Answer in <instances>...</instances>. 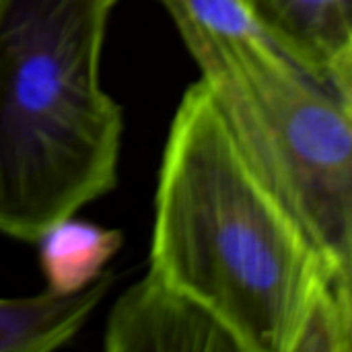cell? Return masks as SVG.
<instances>
[{
    "mask_svg": "<svg viewBox=\"0 0 352 352\" xmlns=\"http://www.w3.org/2000/svg\"><path fill=\"white\" fill-rule=\"evenodd\" d=\"M148 270L241 352H297L322 311L352 307V280L254 171L202 80L184 93L165 142Z\"/></svg>",
    "mask_w": 352,
    "mask_h": 352,
    "instance_id": "obj_1",
    "label": "cell"
},
{
    "mask_svg": "<svg viewBox=\"0 0 352 352\" xmlns=\"http://www.w3.org/2000/svg\"><path fill=\"white\" fill-rule=\"evenodd\" d=\"M118 0H0V233L35 243L109 194L124 118L101 87Z\"/></svg>",
    "mask_w": 352,
    "mask_h": 352,
    "instance_id": "obj_2",
    "label": "cell"
},
{
    "mask_svg": "<svg viewBox=\"0 0 352 352\" xmlns=\"http://www.w3.org/2000/svg\"><path fill=\"white\" fill-rule=\"evenodd\" d=\"M214 105L268 190L352 280V99L254 25L179 29Z\"/></svg>",
    "mask_w": 352,
    "mask_h": 352,
    "instance_id": "obj_3",
    "label": "cell"
},
{
    "mask_svg": "<svg viewBox=\"0 0 352 352\" xmlns=\"http://www.w3.org/2000/svg\"><path fill=\"white\" fill-rule=\"evenodd\" d=\"M103 349L109 352H241L235 338L204 307L151 270L109 311Z\"/></svg>",
    "mask_w": 352,
    "mask_h": 352,
    "instance_id": "obj_4",
    "label": "cell"
},
{
    "mask_svg": "<svg viewBox=\"0 0 352 352\" xmlns=\"http://www.w3.org/2000/svg\"><path fill=\"white\" fill-rule=\"evenodd\" d=\"M239 4L256 31L352 99V0H239Z\"/></svg>",
    "mask_w": 352,
    "mask_h": 352,
    "instance_id": "obj_5",
    "label": "cell"
},
{
    "mask_svg": "<svg viewBox=\"0 0 352 352\" xmlns=\"http://www.w3.org/2000/svg\"><path fill=\"white\" fill-rule=\"evenodd\" d=\"M113 272L74 293L45 289L33 297L0 299V352H50L70 342L113 285Z\"/></svg>",
    "mask_w": 352,
    "mask_h": 352,
    "instance_id": "obj_6",
    "label": "cell"
},
{
    "mask_svg": "<svg viewBox=\"0 0 352 352\" xmlns=\"http://www.w3.org/2000/svg\"><path fill=\"white\" fill-rule=\"evenodd\" d=\"M39 266L50 291L74 293L99 278L124 243V235L95 223L68 217L35 241Z\"/></svg>",
    "mask_w": 352,
    "mask_h": 352,
    "instance_id": "obj_7",
    "label": "cell"
},
{
    "mask_svg": "<svg viewBox=\"0 0 352 352\" xmlns=\"http://www.w3.org/2000/svg\"><path fill=\"white\" fill-rule=\"evenodd\" d=\"M173 16L177 29L200 25L210 29H233L252 25L239 0H159Z\"/></svg>",
    "mask_w": 352,
    "mask_h": 352,
    "instance_id": "obj_8",
    "label": "cell"
}]
</instances>
